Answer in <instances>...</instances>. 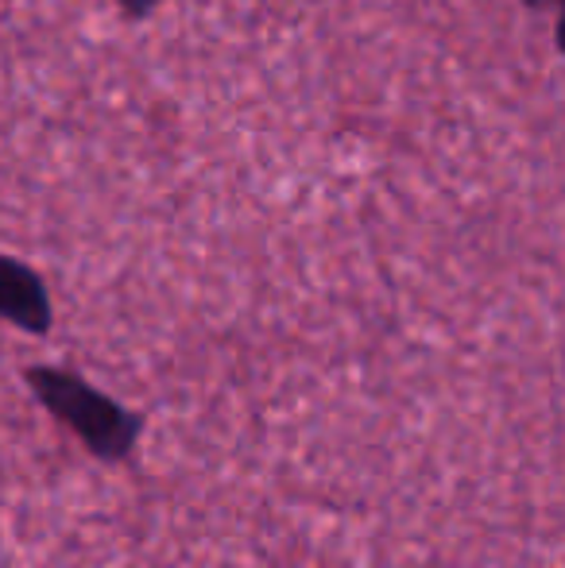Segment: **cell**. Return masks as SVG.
Listing matches in <instances>:
<instances>
[{
  "mask_svg": "<svg viewBox=\"0 0 565 568\" xmlns=\"http://www.w3.org/2000/svg\"><path fill=\"white\" fill-rule=\"evenodd\" d=\"M527 4H535V8H546V4H562V8H565V0H527Z\"/></svg>",
  "mask_w": 565,
  "mask_h": 568,
  "instance_id": "4",
  "label": "cell"
},
{
  "mask_svg": "<svg viewBox=\"0 0 565 568\" xmlns=\"http://www.w3.org/2000/svg\"><path fill=\"white\" fill-rule=\"evenodd\" d=\"M558 43H562V51H565V16H562V28H558Z\"/></svg>",
  "mask_w": 565,
  "mask_h": 568,
  "instance_id": "5",
  "label": "cell"
},
{
  "mask_svg": "<svg viewBox=\"0 0 565 568\" xmlns=\"http://www.w3.org/2000/svg\"><path fill=\"white\" fill-rule=\"evenodd\" d=\"M124 4V12H132V16H143V12H151V8L159 4V0H121Z\"/></svg>",
  "mask_w": 565,
  "mask_h": 568,
  "instance_id": "3",
  "label": "cell"
},
{
  "mask_svg": "<svg viewBox=\"0 0 565 568\" xmlns=\"http://www.w3.org/2000/svg\"><path fill=\"white\" fill-rule=\"evenodd\" d=\"M0 317L36 333H43L47 322H51L43 283L16 260H0Z\"/></svg>",
  "mask_w": 565,
  "mask_h": 568,
  "instance_id": "2",
  "label": "cell"
},
{
  "mask_svg": "<svg viewBox=\"0 0 565 568\" xmlns=\"http://www.w3.org/2000/svg\"><path fill=\"white\" fill-rule=\"evenodd\" d=\"M39 395L54 406L59 418H67L78 434L85 437L93 453L101 456H121L129 453L132 437H137V418L113 406L109 398H101L98 390H90L82 379L62 372H31Z\"/></svg>",
  "mask_w": 565,
  "mask_h": 568,
  "instance_id": "1",
  "label": "cell"
}]
</instances>
